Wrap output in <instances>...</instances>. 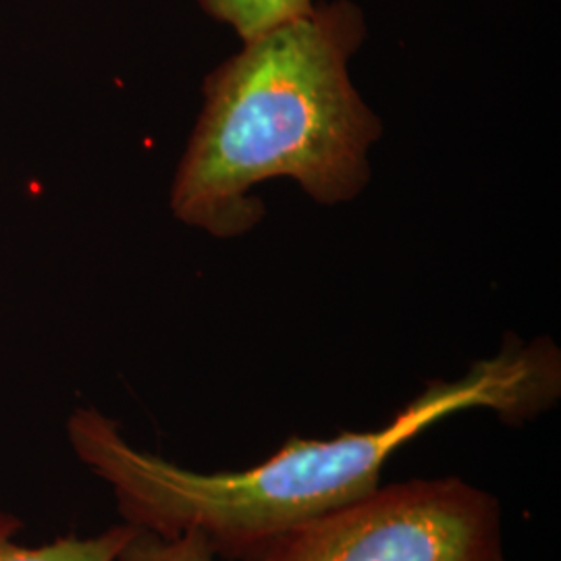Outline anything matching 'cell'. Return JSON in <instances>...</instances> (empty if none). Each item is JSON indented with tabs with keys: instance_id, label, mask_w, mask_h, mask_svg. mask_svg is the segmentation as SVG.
Here are the masks:
<instances>
[{
	"instance_id": "6da1fadb",
	"label": "cell",
	"mask_w": 561,
	"mask_h": 561,
	"mask_svg": "<svg viewBox=\"0 0 561 561\" xmlns=\"http://www.w3.org/2000/svg\"><path fill=\"white\" fill-rule=\"evenodd\" d=\"M560 354L549 341L507 343L454 382H431L385 426L333 439H289L268 460L238 472H196L123 437L96 410H78L67 437L83 466L106 482L123 520L159 537L198 533L215 558L261 561L304 522L381 484L389 460L428 426L472 408L522 424L560 398Z\"/></svg>"
},
{
	"instance_id": "8992f818",
	"label": "cell",
	"mask_w": 561,
	"mask_h": 561,
	"mask_svg": "<svg viewBox=\"0 0 561 561\" xmlns=\"http://www.w3.org/2000/svg\"><path fill=\"white\" fill-rule=\"evenodd\" d=\"M117 561H217V558L194 530L167 539L150 530L136 528Z\"/></svg>"
},
{
	"instance_id": "5b68a950",
	"label": "cell",
	"mask_w": 561,
	"mask_h": 561,
	"mask_svg": "<svg viewBox=\"0 0 561 561\" xmlns=\"http://www.w3.org/2000/svg\"><path fill=\"white\" fill-rule=\"evenodd\" d=\"M201 4L208 15L231 25L243 42L312 9V0H201Z\"/></svg>"
},
{
	"instance_id": "3957f363",
	"label": "cell",
	"mask_w": 561,
	"mask_h": 561,
	"mask_svg": "<svg viewBox=\"0 0 561 561\" xmlns=\"http://www.w3.org/2000/svg\"><path fill=\"white\" fill-rule=\"evenodd\" d=\"M261 561H505L502 503L460 477L379 484L304 522Z\"/></svg>"
},
{
	"instance_id": "277c9868",
	"label": "cell",
	"mask_w": 561,
	"mask_h": 561,
	"mask_svg": "<svg viewBox=\"0 0 561 561\" xmlns=\"http://www.w3.org/2000/svg\"><path fill=\"white\" fill-rule=\"evenodd\" d=\"M20 526L15 516L0 512V561H117L136 533V526L123 522L90 539L62 537L42 547H23L13 541Z\"/></svg>"
},
{
	"instance_id": "7a4b0ae2",
	"label": "cell",
	"mask_w": 561,
	"mask_h": 561,
	"mask_svg": "<svg viewBox=\"0 0 561 561\" xmlns=\"http://www.w3.org/2000/svg\"><path fill=\"white\" fill-rule=\"evenodd\" d=\"M360 9L347 0L312 7L245 41L206 80V104L173 187L181 221L238 236L261 219L245 192L294 178L317 201L354 196L368 178L366 148L379 121L347 78L364 38Z\"/></svg>"
}]
</instances>
